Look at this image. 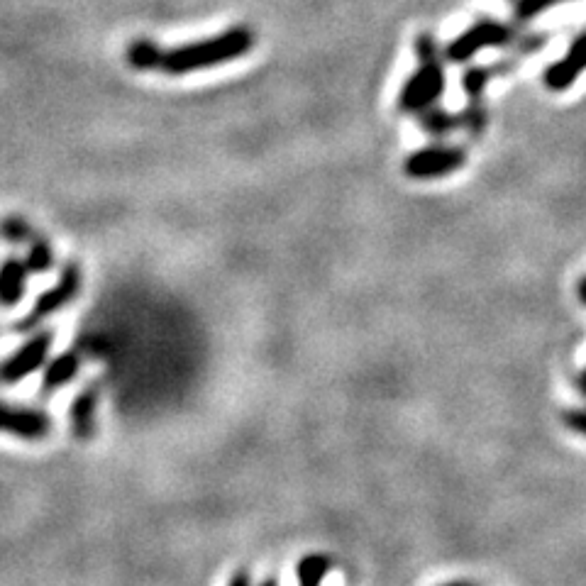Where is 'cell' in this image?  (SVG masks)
I'll return each instance as SVG.
<instances>
[{"mask_svg":"<svg viewBox=\"0 0 586 586\" xmlns=\"http://www.w3.org/2000/svg\"><path fill=\"white\" fill-rule=\"evenodd\" d=\"M440 586H479V584L467 582V579H455V582H445V584H440Z\"/></svg>","mask_w":586,"mask_h":586,"instance_id":"cell-25","label":"cell"},{"mask_svg":"<svg viewBox=\"0 0 586 586\" xmlns=\"http://www.w3.org/2000/svg\"><path fill=\"white\" fill-rule=\"evenodd\" d=\"M552 3H555V0H516V18L530 20L533 15L543 13L545 8H550Z\"/></svg>","mask_w":586,"mask_h":586,"instance_id":"cell-19","label":"cell"},{"mask_svg":"<svg viewBox=\"0 0 586 586\" xmlns=\"http://www.w3.org/2000/svg\"><path fill=\"white\" fill-rule=\"evenodd\" d=\"M164 49L159 47L157 42L149 40V37H140V40H132L130 47H127V64L137 71H154L162 69L164 62Z\"/></svg>","mask_w":586,"mask_h":586,"instance_id":"cell-11","label":"cell"},{"mask_svg":"<svg viewBox=\"0 0 586 586\" xmlns=\"http://www.w3.org/2000/svg\"><path fill=\"white\" fill-rule=\"evenodd\" d=\"M489 79H491V71L482 69V66H472V69L464 71L462 88L469 96V101H482V93L486 84H489Z\"/></svg>","mask_w":586,"mask_h":586,"instance_id":"cell-17","label":"cell"},{"mask_svg":"<svg viewBox=\"0 0 586 586\" xmlns=\"http://www.w3.org/2000/svg\"><path fill=\"white\" fill-rule=\"evenodd\" d=\"M445 91V71L442 62H420L398 93V110L401 113H423Z\"/></svg>","mask_w":586,"mask_h":586,"instance_id":"cell-3","label":"cell"},{"mask_svg":"<svg viewBox=\"0 0 586 586\" xmlns=\"http://www.w3.org/2000/svg\"><path fill=\"white\" fill-rule=\"evenodd\" d=\"M562 420H565L569 430H574V433L579 435H586V406L569 408V411H565V416H562Z\"/></svg>","mask_w":586,"mask_h":586,"instance_id":"cell-20","label":"cell"},{"mask_svg":"<svg viewBox=\"0 0 586 586\" xmlns=\"http://www.w3.org/2000/svg\"><path fill=\"white\" fill-rule=\"evenodd\" d=\"M25 267L30 269V274H44L54 267V252L44 237H35L30 242V252L25 257Z\"/></svg>","mask_w":586,"mask_h":586,"instance_id":"cell-16","label":"cell"},{"mask_svg":"<svg viewBox=\"0 0 586 586\" xmlns=\"http://www.w3.org/2000/svg\"><path fill=\"white\" fill-rule=\"evenodd\" d=\"M416 54L420 62H442L440 59V47L435 42L433 35H420L416 40Z\"/></svg>","mask_w":586,"mask_h":586,"instance_id":"cell-18","label":"cell"},{"mask_svg":"<svg viewBox=\"0 0 586 586\" xmlns=\"http://www.w3.org/2000/svg\"><path fill=\"white\" fill-rule=\"evenodd\" d=\"M464 164V149L460 147H425L413 152L403 164L411 179H440L452 174Z\"/></svg>","mask_w":586,"mask_h":586,"instance_id":"cell-7","label":"cell"},{"mask_svg":"<svg viewBox=\"0 0 586 586\" xmlns=\"http://www.w3.org/2000/svg\"><path fill=\"white\" fill-rule=\"evenodd\" d=\"M52 342V330H37L25 345H20L13 355L0 362V384H18V381L35 374L47 362Z\"/></svg>","mask_w":586,"mask_h":586,"instance_id":"cell-4","label":"cell"},{"mask_svg":"<svg viewBox=\"0 0 586 586\" xmlns=\"http://www.w3.org/2000/svg\"><path fill=\"white\" fill-rule=\"evenodd\" d=\"M567 57L572 59L574 64H577L579 71L584 69V66H586V32H584V35H579L577 40L572 42V47H569Z\"/></svg>","mask_w":586,"mask_h":586,"instance_id":"cell-21","label":"cell"},{"mask_svg":"<svg viewBox=\"0 0 586 586\" xmlns=\"http://www.w3.org/2000/svg\"><path fill=\"white\" fill-rule=\"evenodd\" d=\"M0 435L25 442L47 440L52 435V418L40 408L0 401Z\"/></svg>","mask_w":586,"mask_h":586,"instance_id":"cell-5","label":"cell"},{"mask_svg":"<svg viewBox=\"0 0 586 586\" xmlns=\"http://www.w3.org/2000/svg\"><path fill=\"white\" fill-rule=\"evenodd\" d=\"M511 37H513V32L508 30L506 25H501V22L482 20V22H477V25L469 27V30H464L455 42L447 44L445 59L447 62H455V64L469 62V59H472L474 54L479 52V49L506 47V44L513 42Z\"/></svg>","mask_w":586,"mask_h":586,"instance_id":"cell-6","label":"cell"},{"mask_svg":"<svg viewBox=\"0 0 586 586\" xmlns=\"http://www.w3.org/2000/svg\"><path fill=\"white\" fill-rule=\"evenodd\" d=\"M259 586H279V579L276 577H267L264 582H259Z\"/></svg>","mask_w":586,"mask_h":586,"instance_id":"cell-26","label":"cell"},{"mask_svg":"<svg viewBox=\"0 0 586 586\" xmlns=\"http://www.w3.org/2000/svg\"><path fill=\"white\" fill-rule=\"evenodd\" d=\"M35 237L40 235L20 215H5V218H0V240L10 242V245H30Z\"/></svg>","mask_w":586,"mask_h":586,"instance_id":"cell-14","label":"cell"},{"mask_svg":"<svg viewBox=\"0 0 586 586\" xmlns=\"http://www.w3.org/2000/svg\"><path fill=\"white\" fill-rule=\"evenodd\" d=\"M577 389L582 391V394L586 396V367L582 369V372H579V377H577Z\"/></svg>","mask_w":586,"mask_h":586,"instance_id":"cell-23","label":"cell"},{"mask_svg":"<svg viewBox=\"0 0 586 586\" xmlns=\"http://www.w3.org/2000/svg\"><path fill=\"white\" fill-rule=\"evenodd\" d=\"M577 76H579L577 64H574L569 57H562L560 62L547 66L545 84L550 86L552 91H565V88H569L574 81H577Z\"/></svg>","mask_w":586,"mask_h":586,"instance_id":"cell-15","label":"cell"},{"mask_svg":"<svg viewBox=\"0 0 586 586\" xmlns=\"http://www.w3.org/2000/svg\"><path fill=\"white\" fill-rule=\"evenodd\" d=\"M98 406H101V384H98V381H91V384H86L84 389L74 396L69 408L71 435H74L76 440H93V435H96L98 430Z\"/></svg>","mask_w":586,"mask_h":586,"instance_id":"cell-8","label":"cell"},{"mask_svg":"<svg viewBox=\"0 0 586 586\" xmlns=\"http://www.w3.org/2000/svg\"><path fill=\"white\" fill-rule=\"evenodd\" d=\"M330 569H333V560L328 555L313 552V555L301 557L296 565L298 586H320L323 579L330 574Z\"/></svg>","mask_w":586,"mask_h":586,"instance_id":"cell-12","label":"cell"},{"mask_svg":"<svg viewBox=\"0 0 586 586\" xmlns=\"http://www.w3.org/2000/svg\"><path fill=\"white\" fill-rule=\"evenodd\" d=\"M81 286H84V274H81L79 264L69 262L64 264L62 274H59L57 284L49 286L47 291L42 293L35 301V306L30 308V313L18 323L20 333H32V330H40V325L47 318H52L54 313H59L62 308L69 306L76 296L81 293Z\"/></svg>","mask_w":586,"mask_h":586,"instance_id":"cell-2","label":"cell"},{"mask_svg":"<svg viewBox=\"0 0 586 586\" xmlns=\"http://www.w3.org/2000/svg\"><path fill=\"white\" fill-rule=\"evenodd\" d=\"M577 293H579V301H582L584 306H586V276H584L582 281H579V286H577Z\"/></svg>","mask_w":586,"mask_h":586,"instance_id":"cell-24","label":"cell"},{"mask_svg":"<svg viewBox=\"0 0 586 586\" xmlns=\"http://www.w3.org/2000/svg\"><path fill=\"white\" fill-rule=\"evenodd\" d=\"M418 115H420L418 118L420 127H423L430 137H445L462 125L460 115H450L447 110L435 108V105H430L428 110H423V113Z\"/></svg>","mask_w":586,"mask_h":586,"instance_id":"cell-13","label":"cell"},{"mask_svg":"<svg viewBox=\"0 0 586 586\" xmlns=\"http://www.w3.org/2000/svg\"><path fill=\"white\" fill-rule=\"evenodd\" d=\"M27 276H30V269H27L25 262H20V259L10 257L0 264V306H18L22 296H25Z\"/></svg>","mask_w":586,"mask_h":586,"instance_id":"cell-10","label":"cell"},{"mask_svg":"<svg viewBox=\"0 0 586 586\" xmlns=\"http://www.w3.org/2000/svg\"><path fill=\"white\" fill-rule=\"evenodd\" d=\"M228 586H252V574H250V569H247V567L235 569V572L230 574Z\"/></svg>","mask_w":586,"mask_h":586,"instance_id":"cell-22","label":"cell"},{"mask_svg":"<svg viewBox=\"0 0 586 586\" xmlns=\"http://www.w3.org/2000/svg\"><path fill=\"white\" fill-rule=\"evenodd\" d=\"M254 47V32L250 27L237 25L230 30L220 32L215 37H206L201 42L181 44V47L169 49L164 54L162 71L169 76H184L191 71L213 69V66L235 62V59L245 57Z\"/></svg>","mask_w":586,"mask_h":586,"instance_id":"cell-1","label":"cell"},{"mask_svg":"<svg viewBox=\"0 0 586 586\" xmlns=\"http://www.w3.org/2000/svg\"><path fill=\"white\" fill-rule=\"evenodd\" d=\"M555 3H557V0H555Z\"/></svg>","mask_w":586,"mask_h":586,"instance_id":"cell-27","label":"cell"},{"mask_svg":"<svg viewBox=\"0 0 586 586\" xmlns=\"http://www.w3.org/2000/svg\"><path fill=\"white\" fill-rule=\"evenodd\" d=\"M81 364H84V357H81L79 350H66L64 355L52 359L42 374V394L52 396L54 391L71 384V381L79 377Z\"/></svg>","mask_w":586,"mask_h":586,"instance_id":"cell-9","label":"cell"}]
</instances>
